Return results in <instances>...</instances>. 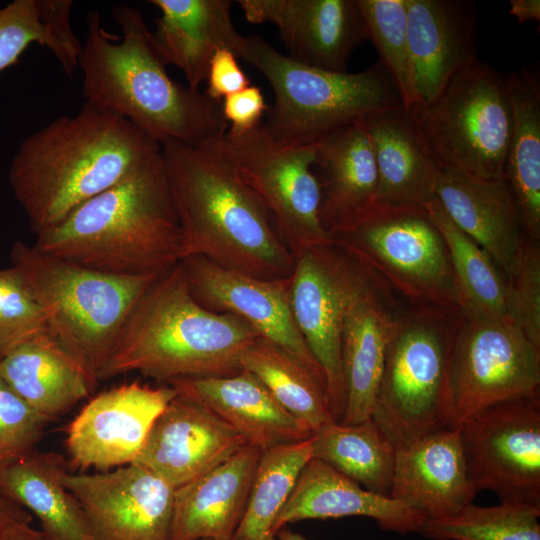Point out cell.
<instances>
[{
	"label": "cell",
	"instance_id": "obj_14",
	"mask_svg": "<svg viewBox=\"0 0 540 540\" xmlns=\"http://www.w3.org/2000/svg\"><path fill=\"white\" fill-rule=\"evenodd\" d=\"M291 308L296 325L326 380L332 416L340 422L346 401L342 334L354 261L333 244L294 256Z\"/></svg>",
	"mask_w": 540,
	"mask_h": 540
},
{
	"label": "cell",
	"instance_id": "obj_12",
	"mask_svg": "<svg viewBox=\"0 0 540 540\" xmlns=\"http://www.w3.org/2000/svg\"><path fill=\"white\" fill-rule=\"evenodd\" d=\"M218 142L235 172L269 210L294 256L332 244L320 219L321 187L313 170L317 144L279 145L262 124L247 131L227 130Z\"/></svg>",
	"mask_w": 540,
	"mask_h": 540
},
{
	"label": "cell",
	"instance_id": "obj_8",
	"mask_svg": "<svg viewBox=\"0 0 540 540\" xmlns=\"http://www.w3.org/2000/svg\"><path fill=\"white\" fill-rule=\"evenodd\" d=\"M329 235L333 245L412 306L458 309L448 249L424 207L374 203Z\"/></svg>",
	"mask_w": 540,
	"mask_h": 540
},
{
	"label": "cell",
	"instance_id": "obj_9",
	"mask_svg": "<svg viewBox=\"0 0 540 540\" xmlns=\"http://www.w3.org/2000/svg\"><path fill=\"white\" fill-rule=\"evenodd\" d=\"M412 113L441 168L478 181L505 179L512 131L506 74L476 59Z\"/></svg>",
	"mask_w": 540,
	"mask_h": 540
},
{
	"label": "cell",
	"instance_id": "obj_46",
	"mask_svg": "<svg viewBox=\"0 0 540 540\" xmlns=\"http://www.w3.org/2000/svg\"><path fill=\"white\" fill-rule=\"evenodd\" d=\"M509 13L517 19L519 24L528 21H540L539 0H511Z\"/></svg>",
	"mask_w": 540,
	"mask_h": 540
},
{
	"label": "cell",
	"instance_id": "obj_11",
	"mask_svg": "<svg viewBox=\"0 0 540 540\" xmlns=\"http://www.w3.org/2000/svg\"><path fill=\"white\" fill-rule=\"evenodd\" d=\"M540 396V348L511 320L457 311L441 398L442 427L459 428L483 409Z\"/></svg>",
	"mask_w": 540,
	"mask_h": 540
},
{
	"label": "cell",
	"instance_id": "obj_19",
	"mask_svg": "<svg viewBox=\"0 0 540 540\" xmlns=\"http://www.w3.org/2000/svg\"><path fill=\"white\" fill-rule=\"evenodd\" d=\"M247 444L244 436L208 408L177 393L155 420L134 464L177 488Z\"/></svg>",
	"mask_w": 540,
	"mask_h": 540
},
{
	"label": "cell",
	"instance_id": "obj_47",
	"mask_svg": "<svg viewBox=\"0 0 540 540\" xmlns=\"http://www.w3.org/2000/svg\"><path fill=\"white\" fill-rule=\"evenodd\" d=\"M31 518L22 508L0 494V529L13 520Z\"/></svg>",
	"mask_w": 540,
	"mask_h": 540
},
{
	"label": "cell",
	"instance_id": "obj_39",
	"mask_svg": "<svg viewBox=\"0 0 540 540\" xmlns=\"http://www.w3.org/2000/svg\"><path fill=\"white\" fill-rule=\"evenodd\" d=\"M362 14L367 39L389 72L402 104L416 107L412 60L408 39L407 0H356Z\"/></svg>",
	"mask_w": 540,
	"mask_h": 540
},
{
	"label": "cell",
	"instance_id": "obj_27",
	"mask_svg": "<svg viewBox=\"0 0 540 540\" xmlns=\"http://www.w3.org/2000/svg\"><path fill=\"white\" fill-rule=\"evenodd\" d=\"M0 376L49 422L97 387V374L49 330L0 357Z\"/></svg>",
	"mask_w": 540,
	"mask_h": 540
},
{
	"label": "cell",
	"instance_id": "obj_6",
	"mask_svg": "<svg viewBox=\"0 0 540 540\" xmlns=\"http://www.w3.org/2000/svg\"><path fill=\"white\" fill-rule=\"evenodd\" d=\"M239 58L269 82L274 103L262 127L282 146H307L357 122L366 114L402 104L384 65L335 72L299 63L258 35L244 36Z\"/></svg>",
	"mask_w": 540,
	"mask_h": 540
},
{
	"label": "cell",
	"instance_id": "obj_21",
	"mask_svg": "<svg viewBox=\"0 0 540 540\" xmlns=\"http://www.w3.org/2000/svg\"><path fill=\"white\" fill-rule=\"evenodd\" d=\"M407 4L415 111L432 103L455 74L478 59V22L471 0Z\"/></svg>",
	"mask_w": 540,
	"mask_h": 540
},
{
	"label": "cell",
	"instance_id": "obj_7",
	"mask_svg": "<svg viewBox=\"0 0 540 540\" xmlns=\"http://www.w3.org/2000/svg\"><path fill=\"white\" fill-rule=\"evenodd\" d=\"M12 266L49 331L98 376L139 298L159 274L119 275L41 253L16 241Z\"/></svg>",
	"mask_w": 540,
	"mask_h": 540
},
{
	"label": "cell",
	"instance_id": "obj_29",
	"mask_svg": "<svg viewBox=\"0 0 540 540\" xmlns=\"http://www.w3.org/2000/svg\"><path fill=\"white\" fill-rule=\"evenodd\" d=\"M435 198L452 222L485 250L505 276L525 234L506 180L478 181L441 168Z\"/></svg>",
	"mask_w": 540,
	"mask_h": 540
},
{
	"label": "cell",
	"instance_id": "obj_44",
	"mask_svg": "<svg viewBox=\"0 0 540 540\" xmlns=\"http://www.w3.org/2000/svg\"><path fill=\"white\" fill-rule=\"evenodd\" d=\"M268 108L261 89L255 85H250L221 101L223 117L231 124L228 130L234 132L247 131L260 125Z\"/></svg>",
	"mask_w": 540,
	"mask_h": 540
},
{
	"label": "cell",
	"instance_id": "obj_40",
	"mask_svg": "<svg viewBox=\"0 0 540 540\" xmlns=\"http://www.w3.org/2000/svg\"><path fill=\"white\" fill-rule=\"evenodd\" d=\"M506 282V318L540 348V243L520 239Z\"/></svg>",
	"mask_w": 540,
	"mask_h": 540
},
{
	"label": "cell",
	"instance_id": "obj_24",
	"mask_svg": "<svg viewBox=\"0 0 540 540\" xmlns=\"http://www.w3.org/2000/svg\"><path fill=\"white\" fill-rule=\"evenodd\" d=\"M364 516L384 531L420 532L425 517L418 511L371 492L323 461L311 458L272 526L274 535L289 523L308 519Z\"/></svg>",
	"mask_w": 540,
	"mask_h": 540
},
{
	"label": "cell",
	"instance_id": "obj_10",
	"mask_svg": "<svg viewBox=\"0 0 540 540\" xmlns=\"http://www.w3.org/2000/svg\"><path fill=\"white\" fill-rule=\"evenodd\" d=\"M457 310L395 313L371 419L394 446L442 428L441 398Z\"/></svg>",
	"mask_w": 540,
	"mask_h": 540
},
{
	"label": "cell",
	"instance_id": "obj_22",
	"mask_svg": "<svg viewBox=\"0 0 540 540\" xmlns=\"http://www.w3.org/2000/svg\"><path fill=\"white\" fill-rule=\"evenodd\" d=\"M459 428L442 427L395 446L389 497L426 519L442 518L473 503Z\"/></svg>",
	"mask_w": 540,
	"mask_h": 540
},
{
	"label": "cell",
	"instance_id": "obj_25",
	"mask_svg": "<svg viewBox=\"0 0 540 540\" xmlns=\"http://www.w3.org/2000/svg\"><path fill=\"white\" fill-rule=\"evenodd\" d=\"M168 385L208 408L261 450L312 436L247 370L229 376L181 378Z\"/></svg>",
	"mask_w": 540,
	"mask_h": 540
},
{
	"label": "cell",
	"instance_id": "obj_15",
	"mask_svg": "<svg viewBox=\"0 0 540 540\" xmlns=\"http://www.w3.org/2000/svg\"><path fill=\"white\" fill-rule=\"evenodd\" d=\"M95 540H171L175 489L138 464L64 476Z\"/></svg>",
	"mask_w": 540,
	"mask_h": 540
},
{
	"label": "cell",
	"instance_id": "obj_36",
	"mask_svg": "<svg viewBox=\"0 0 540 540\" xmlns=\"http://www.w3.org/2000/svg\"><path fill=\"white\" fill-rule=\"evenodd\" d=\"M241 367L255 375L312 434L335 421L325 382L272 342L258 338L241 357Z\"/></svg>",
	"mask_w": 540,
	"mask_h": 540
},
{
	"label": "cell",
	"instance_id": "obj_4",
	"mask_svg": "<svg viewBox=\"0 0 540 540\" xmlns=\"http://www.w3.org/2000/svg\"><path fill=\"white\" fill-rule=\"evenodd\" d=\"M41 253L119 275L160 274L184 258L161 151L36 235Z\"/></svg>",
	"mask_w": 540,
	"mask_h": 540
},
{
	"label": "cell",
	"instance_id": "obj_3",
	"mask_svg": "<svg viewBox=\"0 0 540 540\" xmlns=\"http://www.w3.org/2000/svg\"><path fill=\"white\" fill-rule=\"evenodd\" d=\"M111 16L121 38L103 28L99 12L86 14L78 60L85 103L118 113L159 144L198 145L221 137L228 126L221 103L170 77L142 13L120 4Z\"/></svg>",
	"mask_w": 540,
	"mask_h": 540
},
{
	"label": "cell",
	"instance_id": "obj_23",
	"mask_svg": "<svg viewBox=\"0 0 540 540\" xmlns=\"http://www.w3.org/2000/svg\"><path fill=\"white\" fill-rule=\"evenodd\" d=\"M374 153L376 202L424 207L435 199L439 163L411 110L403 104L372 111L360 120Z\"/></svg>",
	"mask_w": 540,
	"mask_h": 540
},
{
	"label": "cell",
	"instance_id": "obj_5",
	"mask_svg": "<svg viewBox=\"0 0 540 540\" xmlns=\"http://www.w3.org/2000/svg\"><path fill=\"white\" fill-rule=\"evenodd\" d=\"M244 320L215 313L191 295L181 262L160 273L137 301L99 379L138 372L158 382L229 376L258 339Z\"/></svg>",
	"mask_w": 540,
	"mask_h": 540
},
{
	"label": "cell",
	"instance_id": "obj_33",
	"mask_svg": "<svg viewBox=\"0 0 540 540\" xmlns=\"http://www.w3.org/2000/svg\"><path fill=\"white\" fill-rule=\"evenodd\" d=\"M71 0H14L0 9V73L19 64L32 44L49 49L68 76L78 66L81 41L73 33Z\"/></svg>",
	"mask_w": 540,
	"mask_h": 540
},
{
	"label": "cell",
	"instance_id": "obj_31",
	"mask_svg": "<svg viewBox=\"0 0 540 540\" xmlns=\"http://www.w3.org/2000/svg\"><path fill=\"white\" fill-rule=\"evenodd\" d=\"M320 219L330 233L376 202L378 171L369 137L358 120L317 143Z\"/></svg>",
	"mask_w": 540,
	"mask_h": 540
},
{
	"label": "cell",
	"instance_id": "obj_37",
	"mask_svg": "<svg viewBox=\"0 0 540 540\" xmlns=\"http://www.w3.org/2000/svg\"><path fill=\"white\" fill-rule=\"evenodd\" d=\"M311 458V437L262 450L246 511L233 540H264L274 535V521Z\"/></svg>",
	"mask_w": 540,
	"mask_h": 540
},
{
	"label": "cell",
	"instance_id": "obj_16",
	"mask_svg": "<svg viewBox=\"0 0 540 540\" xmlns=\"http://www.w3.org/2000/svg\"><path fill=\"white\" fill-rule=\"evenodd\" d=\"M177 395L170 386L131 382L93 397L70 422L71 465L107 471L134 463L160 413Z\"/></svg>",
	"mask_w": 540,
	"mask_h": 540
},
{
	"label": "cell",
	"instance_id": "obj_45",
	"mask_svg": "<svg viewBox=\"0 0 540 540\" xmlns=\"http://www.w3.org/2000/svg\"><path fill=\"white\" fill-rule=\"evenodd\" d=\"M30 519L13 520L0 529V540H43L39 530L30 525Z\"/></svg>",
	"mask_w": 540,
	"mask_h": 540
},
{
	"label": "cell",
	"instance_id": "obj_48",
	"mask_svg": "<svg viewBox=\"0 0 540 540\" xmlns=\"http://www.w3.org/2000/svg\"><path fill=\"white\" fill-rule=\"evenodd\" d=\"M276 537L277 540H307L302 534L289 529L287 525L277 532Z\"/></svg>",
	"mask_w": 540,
	"mask_h": 540
},
{
	"label": "cell",
	"instance_id": "obj_1",
	"mask_svg": "<svg viewBox=\"0 0 540 540\" xmlns=\"http://www.w3.org/2000/svg\"><path fill=\"white\" fill-rule=\"evenodd\" d=\"M160 151L123 116L85 103L77 114L56 118L20 143L8 182L38 235Z\"/></svg>",
	"mask_w": 540,
	"mask_h": 540
},
{
	"label": "cell",
	"instance_id": "obj_17",
	"mask_svg": "<svg viewBox=\"0 0 540 540\" xmlns=\"http://www.w3.org/2000/svg\"><path fill=\"white\" fill-rule=\"evenodd\" d=\"M180 262L189 291L201 306L241 318L260 337L297 358L326 384L292 313L291 276L256 278L222 268L202 256H189Z\"/></svg>",
	"mask_w": 540,
	"mask_h": 540
},
{
	"label": "cell",
	"instance_id": "obj_35",
	"mask_svg": "<svg viewBox=\"0 0 540 540\" xmlns=\"http://www.w3.org/2000/svg\"><path fill=\"white\" fill-rule=\"evenodd\" d=\"M424 208L448 249L454 275L458 310L470 318H506V282L493 259L462 232L435 199Z\"/></svg>",
	"mask_w": 540,
	"mask_h": 540
},
{
	"label": "cell",
	"instance_id": "obj_32",
	"mask_svg": "<svg viewBox=\"0 0 540 540\" xmlns=\"http://www.w3.org/2000/svg\"><path fill=\"white\" fill-rule=\"evenodd\" d=\"M512 131L505 180L516 202L524 233L540 241V80L535 68L506 74Z\"/></svg>",
	"mask_w": 540,
	"mask_h": 540
},
{
	"label": "cell",
	"instance_id": "obj_18",
	"mask_svg": "<svg viewBox=\"0 0 540 540\" xmlns=\"http://www.w3.org/2000/svg\"><path fill=\"white\" fill-rule=\"evenodd\" d=\"M253 24L275 25L288 57L311 67L346 72L355 49L367 39L356 0H239Z\"/></svg>",
	"mask_w": 540,
	"mask_h": 540
},
{
	"label": "cell",
	"instance_id": "obj_34",
	"mask_svg": "<svg viewBox=\"0 0 540 540\" xmlns=\"http://www.w3.org/2000/svg\"><path fill=\"white\" fill-rule=\"evenodd\" d=\"M311 439L312 458L371 492L389 496L395 446L371 418L356 424L331 422Z\"/></svg>",
	"mask_w": 540,
	"mask_h": 540
},
{
	"label": "cell",
	"instance_id": "obj_28",
	"mask_svg": "<svg viewBox=\"0 0 540 540\" xmlns=\"http://www.w3.org/2000/svg\"><path fill=\"white\" fill-rule=\"evenodd\" d=\"M161 12L152 38L165 65L185 75L188 87L199 91L211 58L228 49L239 58L244 36L231 18L229 0H150Z\"/></svg>",
	"mask_w": 540,
	"mask_h": 540
},
{
	"label": "cell",
	"instance_id": "obj_20",
	"mask_svg": "<svg viewBox=\"0 0 540 540\" xmlns=\"http://www.w3.org/2000/svg\"><path fill=\"white\" fill-rule=\"evenodd\" d=\"M354 264L342 334L346 390L343 424L371 418L396 313L388 302L390 291Z\"/></svg>",
	"mask_w": 540,
	"mask_h": 540
},
{
	"label": "cell",
	"instance_id": "obj_2",
	"mask_svg": "<svg viewBox=\"0 0 540 540\" xmlns=\"http://www.w3.org/2000/svg\"><path fill=\"white\" fill-rule=\"evenodd\" d=\"M219 138L160 144L184 258L202 256L261 279L290 277L294 255L269 210L224 156Z\"/></svg>",
	"mask_w": 540,
	"mask_h": 540
},
{
	"label": "cell",
	"instance_id": "obj_38",
	"mask_svg": "<svg viewBox=\"0 0 540 540\" xmlns=\"http://www.w3.org/2000/svg\"><path fill=\"white\" fill-rule=\"evenodd\" d=\"M539 518V504L470 503L452 515L425 519L419 533L430 540H540Z\"/></svg>",
	"mask_w": 540,
	"mask_h": 540
},
{
	"label": "cell",
	"instance_id": "obj_30",
	"mask_svg": "<svg viewBox=\"0 0 540 540\" xmlns=\"http://www.w3.org/2000/svg\"><path fill=\"white\" fill-rule=\"evenodd\" d=\"M65 458L32 452L0 464V494L39 520L43 540H95L88 518L66 487Z\"/></svg>",
	"mask_w": 540,
	"mask_h": 540
},
{
	"label": "cell",
	"instance_id": "obj_41",
	"mask_svg": "<svg viewBox=\"0 0 540 540\" xmlns=\"http://www.w3.org/2000/svg\"><path fill=\"white\" fill-rule=\"evenodd\" d=\"M48 330L42 309L17 269H0V357Z\"/></svg>",
	"mask_w": 540,
	"mask_h": 540
},
{
	"label": "cell",
	"instance_id": "obj_26",
	"mask_svg": "<svg viewBox=\"0 0 540 540\" xmlns=\"http://www.w3.org/2000/svg\"><path fill=\"white\" fill-rule=\"evenodd\" d=\"M262 450L247 444L175 489L171 540H233L246 511Z\"/></svg>",
	"mask_w": 540,
	"mask_h": 540
},
{
	"label": "cell",
	"instance_id": "obj_42",
	"mask_svg": "<svg viewBox=\"0 0 540 540\" xmlns=\"http://www.w3.org/2000/svg\"><path fill=\"white\" fill-rule=\"evenodd\" d=\"M48 423L0 376V464L35 450Z\"/></svg>",
	"mask_w": 540,
	"mask_h": 540
},
{
	"label": "cell",
	"instance_id": "obj_13",
	"mask_svg": "<svg viewBox=\"0 0 540 540\" xmlns=\"http://www.w3.org/2000/svg\"><path fill=\"white\" fill-rule=\"evenodd\" d=\"M470 484L501 502L540 505V396L493 404L460 427Z\"/></svg>",
	"mask_w": 540,
	"mask_h": 540
},
{
	"label": "cell",
	"instance_id": "obj_49",
	"mask_svg": "<svg viewBox=\"0 0 540 540\" xmlns=\"http://www.w3.org/2000/svg\"><path fill=\"white\" fill-rule=\"evenodd\" d=\"M201 540H211V539H201Z\"/></svg>",
	"mask_w": 540,
	"mask_h": 540
},
{
	"label": "cell",
	"instance_id": "obj_43",
	"mask_svg": "<svg viewBox=\"0 0 540 540\" xmlns=\"http://www.w3.org/2000/svg\"><path fill=\"white\" fill-rule=\"evenodd\" d=\"M206 81V95L219 103L225 97L251 85L250 79L238 64L237 56L228 49H220L213 55Z\"/></svg>",
	"mask_w": 540,
	"mask_h": 540
}]
</instances>
